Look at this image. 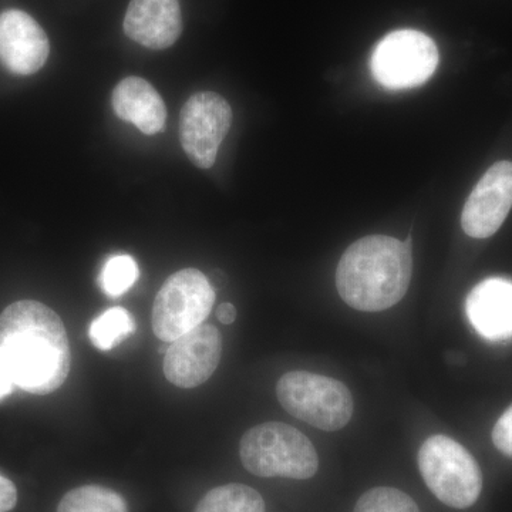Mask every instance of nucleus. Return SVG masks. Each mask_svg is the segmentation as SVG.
I'll return each mask as SVG.
<instances>
[{
	"mask_svg": "<svg viewBox=\"0 0 512 512\" xmlns=\"http://www.w3.org/2000/svg\"><path fill=\"white\" fill-rule=\"evenodd\" d=\"M0 355L16 386L39 396L62 387L72 363L62 319L36 301L12 303L0 315Z\"/></svg>",
	"mask_w": 512,
	"mask_h": 512,
	"instance_id": "obj_1",
	"label": "nucleus"
},
{
	"mask_svg": "<svg viewBox=\"0 0 512 512\" xmlns=\"http://www.w3.org/2000/svg\"><path fill=\"white\" fill-rule=\"evenodd\" d=\"M412 271L409 241L370 235L350 245L340 258L336 288L350 308L386 311L409 291Z\"/></svg>",
	"mask_w": 512,
	"mask_h": 512,
	"instance_id": "obj_2",
	"label": "nucleus"
},
{
	"mask_svg": "<svg viewBox=\"0 0 512 512\" xmlns=\"http://www.w3.org/2000/svg\"><path fill=\"white\" fill-rule=\"evenodd\" d=\"M239 456L249 473L258 477L308 480L318 471V453L311 440L289 424L269 421L247 431Z\"/></svg>",
	"mask_w": 512,
	"mask_h": 512,
	"instance_id": "obj_3",
	"label": "nucleus"
},
{
	"mask_svg": "<svg viewBox=\"0 0 512 512\" xmlns=\"http://www.w3.org/2000/svg\"><path fill=\"white\" fill-rule=\"evenodd\" d=\"M421 476L431 493L448 507H471L481 494L483 476L474 457L450 437L437 434L419 451Z\"/></svg>",
	"mask_w": 512,
	"mask_h": 512,
	"instance_id": "obj_4",
	"label": "nucleus"
},
{
	"mask_svg": "<svg viewBox=\"0 0 512 512\" xmlns=\"http://www.w3.org/2000/svg\"><path fill=\"white\" fill-rule=\"evenodd\" d=\"M286 412L323 431L343 429L352 419L353 399L339 380L309 372H289L276 384Z\"/></svg>",
	"mask_w": 512,
	"mask_h": 512,
	"instance_id": "obj_5",
	"label": "nucleus"
},
{
	"mask_svg": "<svg viewBox=\"0 0 512 512\" xmlns=\"http://www.w3.org/2000/svg\"><path fill=\"white\" fill-rule=\"evenodd\" d=\"M214 303V288L201 271L187 268L175 272L161 286L154 301V335L163 342H174L202 325Z\"/></svg>",
	"mask_w": 512,
	"mask_h": 512,
	"instance_id": "obj_6",
	"label": "nucleus"
},
{
	"mask_svg": "<svg viewBox=\"0 0 512 512\" xmlns=\"http://www.w3.org/2000/svg\"><path fill=\"white\" fill-rule=\"evenodd\" d=\"M439 66L436 43L417 30H396L380 40L370 59L377 83L406 90L427 82Z\"/></svg>",
	"mask_w": 512,
	"mask_h": 512,
	"instance_id": "obj_7",
	"label": "nucleus"
},
{
	"mask_svg": "<svg viewBox=\"0 0 512 512\" xmlns=\"http://www.w3.org/2000/svg\"><path fill=\"white\" fill-rule=\"evenodd\" d=\"M232 123V109L215 92L195 93L180 116V141L192 164L208 170L217 161L218 150Z\"/></svg>",
	"mask_w": 512,
	"mask_h": 512,
	"instance_id": "obj_8",
	"label": "nucleus"
},
{
	"mask_svg": "<svg viewBox=\"0 0 512 512\" xmlns=\"http://www.w3.org/2000/svg\"><path fill=\"white\" fill-rule=\"evenodd\" d=\"M221 355L220 330L202 323L171 342L165 353L164 375L168 382L183 389L201 386L214 375Z\"/></svg>",
	"mask_w": 512,
	"mask_h": 512,
	"instance_id": "obj_9",
	"label": "nucleus"
},
{
	"mask_svg": "<svg viewBox=\"0 0 512 512\" xmlns=\"http://www.w3.org/2000/svg\"><path fill=\"white\" fill-rule=\"evenodd\" d=\"M512 208V163L498 161L481 177L461 214V227L471 238L493 237Z\"/></svg>",
	"mask_w": 512,
	"mask_h": 512,
	"instance_id": "obj_10",
	"label": "nucleus"
},
{
	"mask_svg": "<svg viewBox=\"0 0 512 512\" xmlns=\"http://www.w3.org/2000/svg\"><path fill=\"white\" fill-rule=\"evenodd\" d=\"M50 53L49 37L23 10L0 13V64L18 76H30L45 66Z\"/></svg>",
	"mask_w": 512,
	"mask_h": 512,
	"instance_id": "obj_11",
	"label": "nucleus"
},
{
	"mask_svg": "<svg viewBox=\"0 0 512 512\" xmlns=\"http://www.w3.org/2000/svg\"><path fill=\"white\" fill-rule=\"evenodd\" d=\"M124 33L151 50L168 49L183 33L178 0H131L123 22Z\"/></svg>",
	"mask_w": 512,
	"mask_h": 512,
	"instance_id": "obj_12",
	"label": "nucleus"
},
{
	"mask_svg": "<svg viewBox=\"0 0 512 512\" xmlns=\"http://www.w3.org/2000/svg\"><path fill=\"white\" fill-rule=\"evenodd\" d=\"M466 311L471 325L484 339H512V282L504 278L485 279L468 295Z\"/></svg>",
	"mask_w": 512,
	"mask_h": 512,
	"instance_id": "obj_13",
	"label": "nucleus"
},
{
	"mask_svg": "<svg viewBox=\"0 0 512 512\" xmlns=\"http://www.w3.org/2000/svg\"><path fill=\"white\" fill-rule=\"evenodd\" d=\"M111 104L119 119L134 124L147 136L163 131L167 107L147 80L131 76L121 80L111 94Z\"/></svg>",
	"mask_w": 512,
	"mask_h": 512,
	"instance_id": "obj_14",
	"label": "nucleus"
},
{
	"mask_svg": "<svg viewBox=\"0 0 512 512\" xmlns=\"http://www.w3.org/2000/svg\"><path fill=\"white\" fill-rule=\"evenodd\" d=\"M194 512H265V503L254 488L227 484L204 495Z\"/></svg>",
	"mask_w": 512,
	"mask_h": 512,
	"instance_id": "obj_15",
	"label": "nucleus"
},
{
	"mask_svg": "<svg viewBox=\"0 0 512 512\" xmlns=\"http://www.w3.org/2000/svg\"><path fill=\"white\" fill-rule=\"evenodd\" d=\"M57 512H128V508L116 491L101 485H83L64 495Z\"/></svg>",
	"mask_w": 512,
	"mask_h": 512,
	"instance_id": "obj_16",
	"label": "nucleus"
},
{
	"mask_svg": "<svg viewBox=\"0 0 512 512\" xmlns=\"http://www.w3.org/2000/svg\"><path fill=\"white\" fill-rule=\"evenodd\" d=\"M134 330L136 322L130 312L124 308H111L93 320L89 328V338L97 349L109 352L133 335Z\"/></svg>",
	"mask_w": 512,
	"mask_h": 512,
	"instance_id": "obj_17",
	"label": "nucleus"
},
{
	"mask_svg": "<svg viewBox=\"0 0 512 512\" xmlns=\"http://www.w3.org/2000/svg\"><path fill=\"white\" fill-rule=\"evenodd\" d=\"M140 269L130 255H114L107 259L100 272V288L111 298L123 295L136 284Z\"/></svg>",
	"mask_w": 512,
	"mask_h": 512,
	"instance_id": "obj_18",
	"label": "nucleus"
},
{
	"mask_svg": "<svg viewBox=\"0 0 512 512\" xmlns=\"http://www.w3.org/2000/svg\"><path fill=\"white\" fill-rule=\"evenodd\" d=\"M353 512H420L413 498L397 488L377 487L357 501Z\"/></svg>",
	"mask_w": 512,
	"mask_h": 512,
	"instance_id": "obj_19",
	"label": "nucleus"
},
{
	"mask_svg": "<svg viewBox=\"0 0 512 512\" xmlns=\"http://www.w3.org/2000/svg\"><path fill=\"white\" fill-rule=\"evenodd\" d=\"M493 441L495 447L505 454L512 457V406L505 410L503 416L498 419L493 430Z\"/></svg>",
	"mask_w": 512,
	"mask_h": 512,
	"instance_id": "obj_20",
	"label": "nucleus"
},
{
	"mask_svg": "<svg viewBox=\"0 0 512 512\" xmlns=\"http://www.w3.org/2000/svg\"><path fill=\"white\" fill-rule=\"evenodd\" d=\"M18 503V490L8 477L0 473V512H9Z\"/></svg>",
	"mask_w": 512,
	"mask_h": 512,
	"instance_id": "obj_21",
	"label": "nucleus"
},
{
	"mask_svg": "<svg viewBox=\"0 0 512 512\" xmlns=\"http://www.w3.org/2000/svg\"><path fill=\"white\" fill-rule=\"evenodd\" d=\"M16 383L13 380L12 373H10L8 365H6L5 359L0 355V400L8 397L10 393L15 389Z\"/></svg>",
	"mask_w": 512,
	"mask_h": 512,
	"instance_id": "obj_22",
	"label": "nucleus"
},
{
	"mask_svg": "<svg viewBox=\"0 0 512 512\" xmlns=\"http://www.w3.org/2000/svg\"><path fill=\"white\" fill-rule=\"evenodd\" d=\"M218 320L224 325H231L237 319V309L232 303H221L217 311Z\"/></svg>",
	"mask_w": 512,
	"mask_h": 512,
	"instance_id": "obj_23",
	"label": "nucleus"
}]
</instances>
